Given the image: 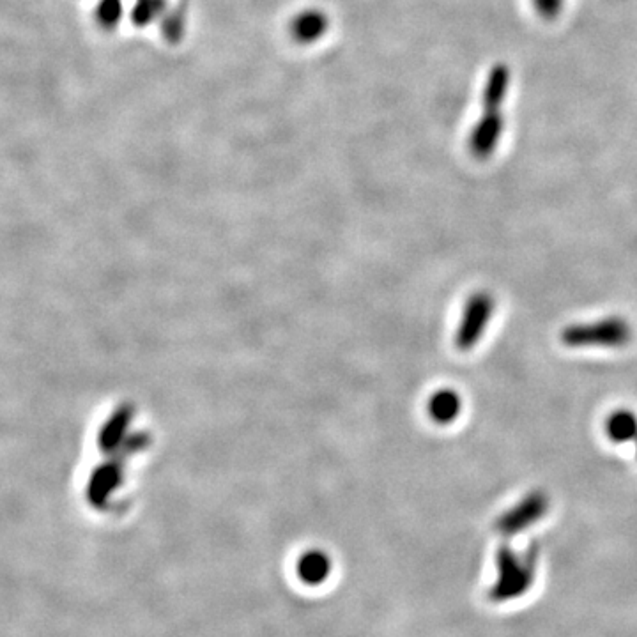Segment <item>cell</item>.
Instances as JSON below:
<instances>
[{
	"instance_id": "1",
	"label": "cell",
	"mask_w": 637,
	"mask_h": 637,
	"mask_svg": "<svg viewBox=\"0 0 637 637\" xmlns=\"http://www.w3.org/2000/svg\"><path fill=\"white\" fill-rule=\"evenodd\" d=\"M512 71L505 64H496L485 82L484 110L469 135V149L478 160H487L498 147L501 135L505 131L503 105L510 91Z\"/></svg>"
},
{
	"instance_id": "9",
	"label": "cell",
	"mask_w": 637,
	"mask_h": 637,
	"mask_svg": "<svg viewBox=\"0 0 637 637\" xmlns=\"http://www.w3.org/2000/svg\"><path fill=\"white\" fill-rule=\"evenodd\" d=\"M634 445H636V455H637V438L634 439Z\"/></svg>"
},
{
	"instance_id": "2",
	"label": "cell",
	"mask_w": 637,
	"mask_h": 637,
	"mask_svg": "<svg viewBox=\"0 0 637 637\" xmlns=\"http://www.w3.org/2000/svg\"><path fill=\"white\" fill-rule=\"evenodd\" d=\"M561 344L581 349V347H618L627 346L632 340V328L629 321L620 315L604 317L593 323L570 324L561 331Z\"/></svg>"
},
{
	"instance_id": "6",
	"label": "cell",
	"mask_w": 637,
	"mask_h": 637,
	"mask_svg": "<svg viewBox=\"0 0 637 637\" xmlns=\"http://www.w3.org/2000/svg\"><path fill=\"white\" fill-rule=\"evenodd\" d=\"M607 439L616 445L634 443L637 438V416L630 409H616L604 422Z\"/></svg>"
},
{
	"instance_id": "4",
	"label": "cell",
	"mask_w": 637,
	"mask_h": 637,
	"mask_svg": "<svg viewBox=\"0 0 637 637\" xmlns=\"http://www.w3.org/2000/svg\"><path fill=\"white\" fill-rule=\"evenodd\" d=\"M547 507H549V499L544 492H530L512 510H508L507 514L501 515V519L498 521V530L501 533H507V535L526 530L533 522L544 517Z\"/></svg>"
},
{
	"instance_id": "3",
	"label": "cell",
	"mask_w": 637,
	"mask_h": 637,
	"mask_svg": "<svg viewBox=\"0 0 637 637\" xmlns=\"http://www.w3.org/2000/svg\"><path fill=\"white\" fill-rule=\"evenodd\" d=\"M494 314V298L489 292H475L469 296L464 310H462L461 323L455 333V346L461 351H469L482 340L487 326L491 323Z\"/></svg>"
},
{
	"instance_id": "8",
	"label": "cell",
	"mask_w": 637,
	"mask_h": 637,
	"mask_svg": "<svg viewBox=\"0 0 637 637\" xmlns=\"http://www.w3.org/2000/svg\"><path fill=\"white\" fill-rule=\"evenodd\" d=\"M531 4H533V9L537 11V15L542 16L544 20L558 18L565 8V0H531Z\"/></svg>"
},
{
	"instance_id": "5",
	"label": "cell",
	"mask_w": 637,
	"mask_h": 637,
	"mask_svg": "<svg viewBox=\"0 0 637 637\" xmlns=\"http://www.w3.org/2000/svg\"><path fill=\"white\" fill-rule=\"evenodd\" d=\"M427 409H429V416L434 422L439 423V425H448V423L455 422L461 415V395L450 388L439 390L430 397Z\"/></svg>"
},
{
	"instance_id": "7",
	"label": "cell",
	"mask_w": 637,
	"mask_h": 637,
	"mask_svg": "<svg viewBox=\"0 0 637 637\" xmlns=\"http://www.w3.org/2000/svg\"><path fill=\"white\" fill-rule=\"evenodd\" d=\"M300 572L307 583H321L330 572V560L321 551H310L300 561Z\"/></svg>"
}]
</instances>
